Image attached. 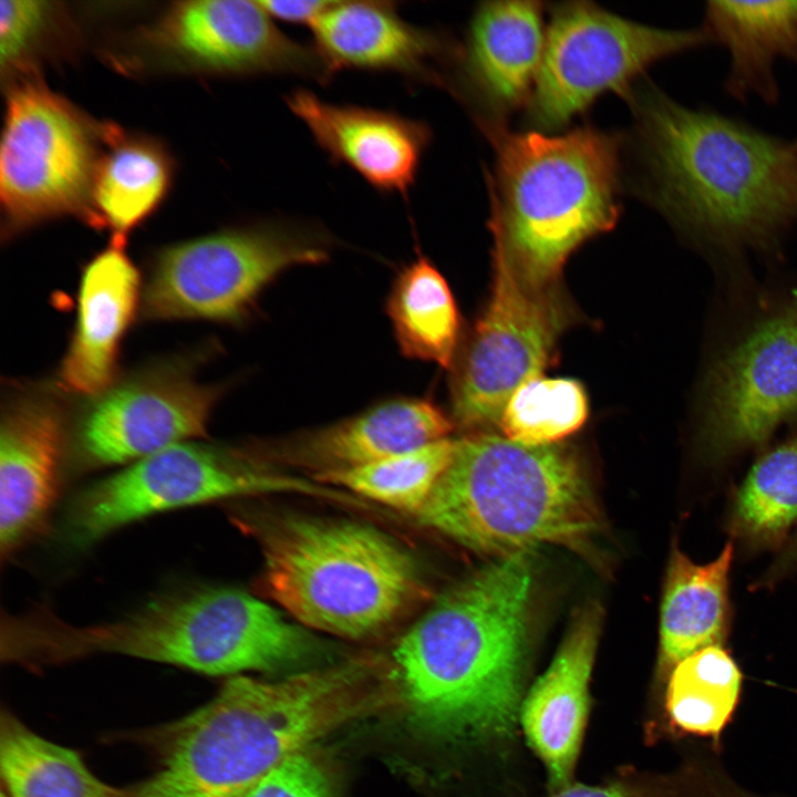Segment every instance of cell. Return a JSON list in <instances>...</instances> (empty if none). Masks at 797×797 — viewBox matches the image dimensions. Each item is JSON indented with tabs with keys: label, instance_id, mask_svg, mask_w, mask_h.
I'll list each match as a JSON object with an SVG mask.
<instances>
[{
	"label": "cell",
	"instance_id": "20",
	"mask_svg": "<svg viewBox=\"0 0 797 797\" xmlns=\"http://www.w3.org/2000/svg\"><path fill=\"white\" fill-rule=\"evenodd\" d=\"M454 425L429 401L396 398L293 436L280 443L276 454L315 474L350 469L447 438Z\"/></svg>",
	"mask_w": 797,
	"mask_h": 797
},
{
	"label": "cell",
	"instance_id": "23",
	"mask_svg": "<svg viewBox=\"0 0 797 797\" xmlns=\"http://www.w3.org/2000/svg\"><path fill=\"white\" fill-rule=\"evenodd\" d=\"M702 27L712 43L728 53L726 93L745 102L779 100L775 65H797V1H721L705 3Z\"/></svg>",
	"mask_w": 797,
	"mask_h": 797
},
{
	"label": "cell",
	"instance_id": "17",
	"mask_svg": "<svg viewBox=\"0 0 797 797\" xmlns=\"http://www.w3.org/2000/svg\"><path fill=\"white\" fill-rule=\"evenodd\" d=\"M600 629L597 604L579 610L520 708L525 737L545 765L550 794L572 784L590 711L589 682Z\"/></svg>",
	"mask_w": 797,
	"mask_h": 797
},
{
	"label": "cell",
	"instance_id": "36",
	"mask_svg": "<svg viewBox=\"0 0 797 797\" xmlns=\"http://www.w3.org/2000/svg\"><path fill=\"white\" fill-rule=\"evenodd\" d=\"M797 570V530L788 538L785 546L768 569L752 584L753 590L772 589L784 578Z\"/></svg>",
	"mask_w": 797,
	"mask_h": 797
},
{
	"label": "cell",
	"instance_id": "35",
	"mask_svg": "<svg viewBox=\"0 0 797 797\" xmlns=\"http://www.w3.org/2000/svg\"><path fill=\"white\" fill-rule=\"evenodd\" d=\"M263 10L276 20L312 25L333 3L327 0H262Z\"/></svg>",
	"mask_w": 797,
	"mask_h": 797
},
{
	"label": "cell",
	"instance_id": "28",
	"mask_svg": "<svg viewBox=\"0 0 797 797\" xmlns=\"http://www.w3.org/2000/svg\"><path fill=\"white\" fill-rule=\"evenodd\" d=\"M0 770L10 797H127L126 788L101 780L75 751L38 735L7 711L0 718Z\"/></svg>",
	"mask_w": 797,
	"mask_h": 797
},
{
	"label": "cell",
	"instance_id": "21",
	"mask_svg": "<svg viewBox=\"0 0 797 797\" xmlns=\"http://www.w3.org/2000/svg\"><path fill=\"white\" fill-rule=\"evenodd\" d=\"M545 41L541 3H480L457 53L465 90L491 111L503 113L517 107L536 81Z\"/></svg>",
	"mask_w": 797,
	"mask_h": 797
},
{
	"label": "cell",
	"instance_id": "22",
	"mask_svg": "<svg viewBox=\"0 0 797 797\" xmlns=\"http://www.w3.org/2000/svg\"><path fill=\"white\" fill-rule=\"evenodd\" d=\"M138 288V272L124 252V241L113 239L83 272L77 322L60 371L64 387L86 395L108 390Z\"/></svg>",
	"mask_w": 797,
	"mask_h": 797
},
{
	"label": "cell",
	"instance_id": "19",
	"mask_svg": "<svg viewBox=\"0 0 797 797\" xmlns=\"http://www.w3.org/2000/svg\"><path fill=\"white\" fill-rule=\"evenodd\" d=\"M311 30L332 75L352 69L442 81L433 63L445 52L444 42L401 18L395 2L333 1Z\"/></svg>",
	"mask_w": 797,
	"mask_h": 797
},
{
	"label": "cell",
	"instance_id": "8",
	"mask_svg": "<svg viewBox=\"0 0 797 797\" xmlns=\"http://www.w3.org/2000/svg\"><path fill=\"white\" fill-rule=\"evenodd\" d=\"M283 493L353 501L325 484L275 474L256 449L182 442L82 490L69 506L64 534L71 545L85 547L165 510Z\"/></svg>",
	"mask_w": 797,
	"mask_h": 797
},
{
	"label": "cell",
	"instance_id": "25",
	"mask_svg": "<svg viewBox=\"0 0 797 797\" xmlns=\"http://www.w3.org/2000/svg\"><path fill=\"white\" fill-rule=\"evenodd\" d=\"M104 148L95 170L89 224L108 227L114 238L146 219L163 201L170 179L167 153L158 143L103 126Z\"/></svg>",
	"mask_w": 797,
	"mask_h": 797
},
{
	"label": "cell",
	"instance_id": "10",
	"mask_svg": "<svg viewBox=\"0 0 797 797\" xmlns=\"http://www.w3.org/2000/svg\"><path fill=\"white\" fill-rule=\"evenodd\" d=\"M103 126L97 128L39 81L24 80L9 90L0 147L8 234L64 215L90 220Z\"/></svg>",
	"mask_w": 797,
	"mask_h": 797
},
{
	"label": "cell",
	"instance_id": "27",
	"mask_svg": "<svg viewBox=\"0 0 797 797\" xmlns=\"http://www.w3.org/2000/svg\"><path fill=\"white\" fill-rule=\"evenodd\" d=\"M386 311L404 355L444 369L454 364L459 313L447 281L427 258L420 256L402 269Z\"/></svg>",
	"mask_w": 797,
	"mask_h": 797
},
{
	"label": "cell",
	"instance_id": "5",
	"mask_svg": "<svg viewBox=\"0 0 797 797\" xmlns=\"http://www.w3.org/2000/svg\"><path fill=\"white\" fill-rule=\"evenodd\" d=\"M495 151L489 229L530 284L548 287L586 240L620 213V141L591 126L561 135L485 123Z\"/></svg>",
	"mask_w": 797,
	"mask_h": 797
},
{
	"label": "cell",
	"instance_id": "38",
	"mask_svg": "<svg viewBox=\"0 0 797 797\" xmlns=\"http://www.w3.org/2000/svg\"><path fill=\"white\" fill-rule=\"evenodd\" d=\"M0 797H10L8 794H6L4 788L2 787Z\"/></svg>",
	"mask_w": 797,
	"mask_h": 797
},
{
	"label": "cell",
	"instance_id": "33",
	"mask_svg": "<svg viewBox=\"0 0 797 797\" xmlns=\"http://www.w3.org/2000/svg\"><path fill=\"white\" fill-rule=\"evenodd\" d=\"M693 770L652 775L630 767L600 785L572 783L550 797H690Z\"/></svg>",
	"mask_w": 797,
	"mask_h": 797
},
{
	"label": "cell",
	"instance_id": "30",
	"mask_svg": "<svg viewBox=\"0 0 797 797\" xmlns=\"http://www.w3.org/2000/svg\"><path fill=\"white\" fill-rule=\"evenodd\" d=\"M455 439L423 447L364 466L315 474L321 484L343 487L358 496L417 514L448 467Z\"/></svg>",
	"mask_w": 797,
	"mask_h": 797
},
{
	"label": "cell",
	"instance_id": "31",
	"mask_svg": "<svg viewBox=\"0 0 797 797\" xmlns=\"http://www.w3.org/2000/svg\"><path fill=\"white\" fill-rule=\"evenodd\" d=\"M588 417L581 383L566 377H534L508 400L499 426L509 439L551 445L578 431Z\"/></svg>",
	"mask_w": 797,
	"mask_h": 797
},
{
	"label": "cell",
	"instance_id": "15",
	"mask_svg": "<svg viewBox=\"0 0 797 797\" xmlns=\"http://www.w3.org/2000/svg\"><path fill=\"white\" fill-rule=\"evenodd\" d=\"M219 391L185 373L155 371L100 394L76 433L87 466L137 462L205 435Z\"/></svg>",
	"mask_w": 797,
	"mask_h": 797
},
{
	"label": "cell",
	"instance_id": "18",
	"mask_svg": "<svg viewBox=\"0 0 797 797\" xmlns=\"http://www.w3.org/2000/svg\"><path fill=\"white\" fill-rule=\"evenodd\" d=\"M64 442L61 410L23 398L2 415L0 429V550L10 557L40 532L59 488Z\"/></svg>",
	"mask_w": 797,
	"mask_h": 797
},
{
	"label": "cell",
	"instance_id": "13",
	"mask_svg": "<svg viewBox=\"0 0 797 797\" xmlns=\"http://www.w3.org/2000/svg\"><path fill=\"white\" fill-rule=\"evenodd\" d=\"M797 417V297L711 369L702 390L700 456L718 465L760 447Z\"/></svg>",
	"mask_w": 797,
	"mask_h": 797
},
{
	"label": "cell",
	"instance_id": "4",
	"mask_svg": "<svg viewBox=\"0 0 797 797\" xmlns=\"http://www.w3.org/2000/svg\"><path fill=\"white\" fill-rule=\"evenodd\" d=\"M415 516L424 527L496 558L545 544L583 549L602 528L573 452L487 433L455 439L448 467Z\"/></svg>",
	"mask_w": 797,
	"mask_h": 797
},
{
	"label": "cell",
	"instance_id": "11",
	"mask_svg": "<svg viewBox=\"0 0 797 797\" xmlns=\"http://www.w3.org/2000/svg\"><path fill=\"white\" fill-rule=\"evenodd\" d=\"M712 44L701 25L662 29L641 24L590 2L557 4L532 90L529 115L542 130H556L601 94H625L654 63Z\"/></svg>",
	"mask_w": 797,
	"mask_h": 797
},
{
	"label": "cell",
	"instance_id": "2",
	"mask_svg": "<svg viewBox=\"0 0 797 797\" xmlns=\"http://www.w3.org/2000/svg\"><path fill=\"white\" fill-rule=\"evenodd\" d=\"M644 199L698 247L772 250L797 224V142L654 86L632 97Z\"/></svg>",
	"mask_w": 797,
	"mask_h": 797
},
{
	"label": "cell",
	"instance_id": "24",
	"mask_svg": "<svg viewBox=\"0 0 797 797\" xmlns=\"http://www.w3.org/2000/svg\"><path fill=\"white\" fill-rule=\"evenodd\" d=\"M733 553L729 541L715 560L696 565L673 546L660 610V679L666 680L686 656L726 640L732 620L728 578Z\"/></svg>",
	"mask_w": 797,
	"mask_h": 797
},
{
	"label": "cell",
	"instance_id": "1",
	"mask_svg": "<svg viewBox=\"0 0 797 797\" xmlns=\"http://www.w3.org/2000/svg\"><path fill=\"white\" fill-rule=\"evenodd\" d=\"M532 587L528 552L494 558L441 594L396 642L390 661L418 732L507 757L525 698Z\"/></svg>",
	"mask_w": 797,
	"mask_h": 797
},
{
	"label": "cell",
	"instance_id": "12",
	"mask_svg": "<svg viewBox=\"0 0 797 797\" xmlns=\"http://www.w3.org/2000/svg\"><path fill=\"white\" fill-rule=\"evenodd\" d=\"M566 319L547 287L527 282L493 247L490 298L454 372V424L468 429L499 425L514 392L542 375Z\"/></svg>",
	"mask_w": 797,
	"mask_h": 797
},
{
	"label": "cell",
	"instance_id": "39",
	"mask_svg": "<svg viewBox=\"0 0 797 797\" xmlns=\"http://www.w3.org/2000/svg\"><path fill=\"white\" fill-rule=\"evenodd\" d=\"M796 142H797V139H796Z\"/></svg>",
	"mask_w": 797,
	"mask_h": 797
},
{
	"label": "cell",
	"instance_id": "9",
	"mask_svg": "<svg viewBox=\"0 0 797 797\" xmlns=\"http://www.w3.org/2000/svg\"><path fill=\"white\" fill-rule=\"evenodd\" d=\"M325 232L272 220L184 241L157 257L144 293L152 319H238L281 272L330 256Z\"/></svg>",
	"mask_w": 797,
	"mask_h": 797
},
{
	"label": "cell",
	"instance_id": "34",
	"mask_svg": "<svg viewBox=\"0 0 797 797\" xmlns=\"http://www.w3.org/2000/svg\"><path fill=\"white\" fill-rule=\"evenodd\" d=\"M51 3L34 0L0 2V61L2 68H18L45 31Z\"/></svg>",
	"mask_w": 797,
	"mask_h": 797
},
{
	"label": "cell",
	"instance_id": "16",
	"mask_svg": "<svg viewBox=\"0 0 797 797\" xmlns=\"http://www.w3.org/2000/svg\"><path fill=\"white\" fill-rule=\"evenodd\" d=\"M284 101L332 162L346 165L373 188L406 196L415 184L432 139L424 122L327 102L306 89L291 91Z\"/></svg>",
	"mask_w": 797,
	"mask_h": 797
},
{
	"label": "cell",
	"instance_id": "6",
	"mask_svg": "<svg viewBox=\"0 0 797 797\" xmlns=\"http://www.w3.org/2000/svg\"><path fill=\"white\" fill-rule=\"evenodd\" d=\"M340 718L335 695L314 673L231 676L205 705L146 734L158 767L128 797H238Z\"/></svg>",
	"mask_w": 797,
	"mask_h": 797
},
{
	"label": "cell",
	"instance_id": "32",
	"mask_svg": "<svg viewBox=\"0 0 797 797\" xmlns=\"http://www.w3.org/2000/svg\"><path fill=\"white\" fill-rule=\"evenodd\" d=\"M337 791L330 763L309 747L288 757L238 797H337Z\"/></svg>",
	"mask_w": 797,
	"mask_h": 797
},
{
	"label": "cell",
	"instance_id": "29",
	"mask_svg": "<svg viewBox=\"0 0 797 797\" xmlns=\"http://www.w3.org/2000/svg\"><path fill=\"white\" fill-rule=\"evenodd\" d=\"M742 672L721 645L696 651L666 677L664 711L673 731L717 742L739 702Z\"/></svg>",
	"mask_w": 797,
	"mask_h": 797
},
{
	"label": "cell",
	"instance_id": "37",
	"mask_svg": "<svg viewBox=\"0 0 797 797\" xmlns=\"http://www.w3.org/2000/svg\"><path fill=\"white\" fill-rule=\"evenodd\" d=\"M711 790L713 791V797H753L726 782H722L721 784H717V786L714 785Z\"/></svg>",
	"mask_w": 797,
	"mask_h": 797
},
{
	"label": "cell",
	"instance_id": "14",
	"mask_svg": "<svg viewBox=\"0 0 797 797\" xmlns=\"http://www.w3.org/2000/svg\"><path fill=\"white\" fill-rule=\"evenodd\" d=\"M155 44L189 66L222 74H288L332 79L315 49L286 35L258 1L175 3L153 31Z\"/></svg>",
	"mask_w": 797,
	"mask_h": 797
},
{
	"label": "cell",
	"instance_id": "26",
	"mask_svg": "<svg viewBox=\"0 0 797 797\" xmlns=\"http://www.w3.org/2000/svg\"><path fill=\"white\" fill-rule=\"evenodd\" d=\"M797 526V435L764 453L733 495L725 530L745 552L779 550Z\"/></svg>",
	"mask_w": 797,
	"mask_h": 797
},
{
	"label": "cell",
	"instance_id": "3",
	"mask_svg": "<svg viewBox=\"0 0 797 797\" xmlns=\"http://www.w3.org/2000/svg\"><path fill=\"white\" fill-rule=\"evenodd\" d=\"M323 646L252 594L228 587L158 596L124 617L89 625L45 609L1 621V655L25 665L117 654L208 675L273 672L315 659Z\"/></svg>",
	"mask_w": 797,
	"mask_h": 797
},
{
	"label": "cell",
	"instance_id": "7",
	"mask_svg": "<svg viewBox=\"0 0 797 797\" xmlns=\"http://www.w3.org/2000/svg\"><path fill=\"white\" fill-rule=\"evenodd\" d=\"M241 525L259 541L267 593L309 629L373 638L426 592L414 556L370 525L296 514Z\"/></svg>",
	"mask_w": 797,
	"mask_h": 797
}]
</instances>
